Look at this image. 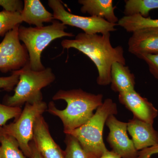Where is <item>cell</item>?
I'll return each instance as SVG.
<instances>
[{
    "label": "cell",
    "instance_id": "obj_1",
    "mask_svg": "<svg viewBox=\"0 0 158 158\" xmlns=\"http://www.w3.org/2000/svg\"><path fill=\"white\" fill-rule=\"evenodd\" d=\"M61 44L63 49L77 50L93 62L98 72L97 83L100 86L111 84V69L113 63L118 62L126 65L123 48L113 47L110 33L102 35L79 33L74 39L63 40Z\"/></svg>",
    "mask_w": 158,
    "mask_h": 158
},
{
    "label": "cell",
    "instance_id": "obj_2",
    "mask_svg": "<svg viewBox=\"0 0 158 158\" xmlns=\"http://www.w3.org/2000/svg\"><path fill=\"white\" fill-rule=\"evenodd\" d=\"M103 98L101 94L88 93L81 89L59 90L53 96L52 100L65 101L67 106L64 110H59L51 101L47 111L61 119L63 132L66 134L88 122L93 116L94 111L102 104Z\"/></svg>",
    "mask_w": 158,
    "mask_h": 158
},
{
    "label": "cell",
    "instance_id": "obj_3",
    "mask_svg": "<svg viewBox=\"0 0 158 158\" xmlns=\"http://www.w3.org/2000/svg\"><path fill=\"white\" fill-rule=\"evenodd\" d=\"M118 113L117 106L107 98L96 110L88 122L76 129L65 134L77 139L87 158H98L108 150L103 138L104 127L108 117Z\"/></svg>",
    "mask_w": 158,
    "mask_h": 158
},
{
    "label": "cell",
    "instance_id": "obj_4",
    "mask_svg": "<svg viewBox=\"0 0 158 158\" xmlns=\"http://www.w3.org/2000/svg\"><path fill=\"white\" fill-rule=\"evenodd\" d=\"M66 28V26L56 20L50 25L41 27L19 26V38L27 50L31 69L40 71L45 68L41 62V54L52 41L62 37L74 36L73 33L65 32Z\"/></svg>",
    "mask_w": 158,
    "mask_h": 158
},
{
    "label": "cell",
    "instance_id": "obj_5",
    "mask_svg": "<svg viewBox=\"0 0 158 158\" xmlns=\"http://www.w3.org/2000/svg\"><path fill=\"white\" fill-rule=\"evenodd\" d=\"M19 81L12 96L5 98V105L20 107L26 103L32 104L42 101V88L50 85L56 78L52 69L49 67L35 71L30 67L29 62L19 70Z\"/></svg>",
    "mask_w": 158,
    "mask_h": 158
},
{
    "label": "cell",
    "instance_id": "obj_6",
    "mask_svg": "<svg viewBox=\"0 0 158 158\" xmlns=\"http://www.w3.org/2000/svg\"><path fill=\"white\" fill-rule=\"evenodd\" d=\"M48 105L44 101L26 103L20 116L14 122L0 127L3 133L14 137L26 157L31 158L30 143L33 140L34 123L38 116L47 111Z\"/></svg>",
    "mask_w": 158,
    "mask_h": 158
},
{
    "label": "cell",
    "instance_id": "obj_7",
    "mask_svg": "<svg viewBox=\"0 0 158 158\" xmlns=\"http://www.w3.org/2000/svg\"><path fill=\"white\" fill-rule=\"evenodd\" d=\"M48 5L53 12L54 19L59 21L65 26L81 29L85 34H105L116 31L115 27L117 24L111 23L102 18L72 14L65 10L59 0H49Z\"/></svg>",
    "mask_w": 158,
    "mask_h": 158
},
{
    "label": "cell",
    "instance_id": "obj_8",
    "mask_svg": "<svg viewBox=\"0 0 158 158\" xmlns=\"http://www.w3.org/2000/svg\"><path fill=\"white\" fill-rule=\"evenodd\" d=\"M19 26L8 32L0 43V71L3 73L19 70L29 62L27 50L19 38Z\"/></svg>",
    "mask_w": 158,
    "mask_h": 158
},
{
    "label": "cell",
    "instance_id": "obj_9",
    "mask_svg": "<svg viewBox=\"0 0 158 158\" xmlns=\"http://www.w3.org/2000/svg\"><path fill=\"white\" fill-rule=\"evenodd\" d=\"M106 125L110 131L107 141L112 151L121 158H137L138 151L128 136L127 123L118 120L114 115H111Z\"/></svg>",
    "mask_w": 158,
    "mask_h": 158
},
{
    "label": "cell",
    "instance_id": "obj_10",
    "mask_svg": "<svg viewBox=\"0 0 158 158\" xmlns=\"http://www.w3.org/2000/svg\"><path fill=\"white\" fill-rule=\"evenodd\" d=\"M118 98L119 102L133 113L134 117L153 124L158 116V110L147 98L135 90L119 93Z\"/></svg>",
    "mask_w": 158,
    "mask_h": 158
},
{
    "label": "cell",
    "instance_id": "obj_11",
    "mask_svg": "<svg viewBox=\"0 0 158 158\" xmlns=\"http://www.w3.org/2000/svg\"><path fill=\"white\" fill-rule=\"evenodd\" d=\"M33 141L42 158H65L64 151L52 137L42 115L38 116L34 123Z\"/></svg>",
    "mask_w": 158,
    "mask_h": 158
},
{
    "label": "cell",
    "instance_id": "obj_12",
    "mask_svg": "<svg viewBox=\"0 0 158 158\" xmlns=\"http://www.w3.org/2000/svg\"><path fill=\"white\" fill-rule=\"evenodd\" d=\"M127 129L138 151L158 144V131L152 124L133 116L127 122Z\"/></svg>",
    "mask_w": 158,
    "mask_h": 158
},
{
    "label": "cell",
    "instance_id": "obj_13",
    "mask_svg": "<svg viewBox=\"0 0 158 158\" xmlns=\"http://www.w3.org/2000/svg\"><path fill=\"white\" fill-rule=\"evenodd\" d=\"M128 45L129 52L137 57L158 53V29H144L134 32Z\"/></svg>",
    "mask_w": 158,
    "mask_h": 158
},
{
    "label": "cell",
    "instance_id": "obj_14",
    "mask_svg": "<svg viewBox=\"0 0 158 158\" xmlns=\"http://www.w3.org/2000/svg\"><path fill=\"white\" fill-rule=\"evenodd\" d=\"M20 13L23 22L35 27H43L44 23H52L53 15L49 12L40 0H25Z\"/></svg>",
    "mask_w": 158,
    "mask_h": 158
},
{
    "label": "cell",
    "instance_id": "obj_15",
    "mask_svg": "<svg viewBox=\"0 0 158 158\" xmlns=\"http://www.w3.org/2000/svg\"><path fill=\"white\" fill-rule=\"evenodd\" d=\"M82 5L81 11L90 16L104 19L108 22L117 24L118 19L114 13L116 6L112 0H79Z\"/></svg>",
    "mask_w": 158,
    "mask_h": 158
},
{
    "label": "cell",
    "instance_id": "obj_16",
    "mask_svg": "<svg viewBox=\"0 0 158 158\" xmlns=\"http://www.w3.org/2000/svg\"><path fill=\"white\" fill-rule=\"evenodd\" d=\"M111 88L118 93L135 90V80L134 74L126 65L114 62L111 69Z\"/></svg>",
    "mask_w": 158,
    "mask_h": 158
},
{
    "label": "cell",
    "instance_id": "obj_17",
    "mask_svg": "<svg viewBox=\"0 0 158 158\" xmlns=\"http://www.w3.org/2000/svg\"><path fill=\"white\" fill-rule=\"evenodd\" d=\"M117 25L127 32L134 33L142 29H158V19H152L150 17L144 18L139 15L124 16L118 19Z\"/></svg>",
    "mask_w": 158,
    "mask_h": 158
},
{
    "label": "cell",
    "instance_id": "obj_18",
    "mask_svg": "<svg viewBox=\"0 0 158 158\" xmlns=\"http://www.w3.org/2000/svg\"><path fill=\"white\" fill-rule=\"evenodd\" d=\"M124 2L125 16L139 15L148 18L150 11L158 9V0H125Z\"/></svg>",
    "mask_w": 158,
    "mask_h": 158
},
{
    "label": "cell",
    "instance_id": "obj_19",
    "mask_svg": "<svg viewBox=\"0 0 158 158\" xmlns=\"http://www.w3.org/2000/svg\"><path fill=\"white\" fill-rule=\"evenodd\" d=\"M20 149L17 140L14 137L3 133L0 129V157L27 158Z\"/></svg>",
    "mask_w": 158,
    "mask_h": 158
},
{
    "label": "cell",
    "instance_id": "obj_20",
    "mask_svg": "<svg viewBox=\"0 0 158 158\" xmlns=\"http://www.w3.org/2000/svg\"><path fill=\"white\" fill-rule=\"evenodd\" d=\"M22 22L19 12L5 10L0 11V36H5L8 32Z\"/></svg>",
    "mask_w": 158,
    "mask_h": 158
},
{
    "label": "cell",
    "instance_id": "obj_21",
    "mask_svg": "<svg viewBox=\"0 0 158 158\" xmlns=\"http://www.w3.org/2000/svg\"><path fill=\"white\" fill-rule=\"evenodd\" d=\"M65 142L66 144L64 151L65 158H87L78 141L73 136L66 135Z\"/></svg>",
    "mask_w": 158,
    "mask_h": 158
},
{
    "label": "cell",
    "instance_id": "obj_22",
    "mask_svg": "<svg viewBox=\"0 0 158 158\" xmlns=\"http://www.w3.org/2000/svg\"><path fill=\"white\" fill-rule=\"evenodd\" d=\"M22 112L20 107L9 106L0 103V127L5 125L7 121L12 118L17 120Z\"/></svg>",
    "mask_w": 158,
    "mask_h": 158
},
{
    "label": "cell",
    "instance_id": "obj_23",
    "mask_svg": "<svg viewBox=\"0 0 158 158\" xmlns=\"http://www.w3.org/2000/svg\"><path fill=\"white\" fill-rule=\"evenodd\" d=\"M137 57L146 62L150 72L158 81V53L143 54Z\"/></svg>",
    "mask_w": 158,
    "mask_h": 158
},
{
    "label": "cell",
    "instance_id": "obj_24",
    "mask_svg": "<svg viewBox=\"0 0 158 158\" xmlns=\"http://www.w3.org/2000/svg\"><path fill=\"white\" fill-rule=\"evenodd\" d=\"M19 74L17 71L12 72L11 76L0 77V89L7 91L13 90L19 81Z\"/></svg>",
    "mask_w": 158,
    "mask_h": 158
},
{
    "label": "cell",
    "instance_id": "obj_25",
    "mask_svg": "<svg viewBox=\"0 0 158 158\" xmlns=\"http://www.w3.org/2000/svg\"><path fill=\"white\" fill-rule=\"evenodd\" d=\"M23 3L20 0H0V6L5 11L21 13L23 8Z\"/></svg>",
    "mask_w": 158,
    "mask_h": 158
},
{
    "label": "cell",
    "instance_id": "obj_26",
    "mask_svg": "<svg viewBox=\"0 0 158 158\" xmlns=\"http://www.w3.org/2000/svg\"><path fill=\"white\" fill-rule=\"evenodd\" d=\"M158 154V144L138 152L137 158H151L153 155Z\"/></svg>",
    "mask_w": 158,
    "mask_h": 158
},
{
    "label": "cell",
    "instance_id": "obj_27",
    "mask_svg": "<svg viewBox=\"0 0 158 158\" xmlns=\"http://www.w3.org/2000/svg\"><path fill=\"white\" fill-rule=\"evenodd\" d=\"M30 145L32 150V156L31 158H42L33 140L30 142Z\"/></svg>",
    "mask_w": 158,
    "mask_h": 158
},
{
    "label": "cell",
    "instance_id": "obj_28",
    "mask_svg": "<svg viewBox=\"0 0 158 158\" xmlns=\"http://www.w3.org/2000/svg\"><path fill=\"white\" fill-rule=\"evenodd\" d=\"M98 158H121V157L113 151H110L108 150L101 156Z\"/></svg>",
    "mask_w": 158,
    "mask_h": 158
},
{
    "label": "cell",
    "instance_id": "obj_29",
    "mask_svg": "<svg viewBox=\"0 0 158 158\" xmlns=\"http://www.w3.org/2000/svg\"><path fill=\"white\" fill-rule=\"evenodd\" d=\"M0 158H1V157H0Z\"/></svg>",
    "mask_w": 158,
    "mask_h": 158
}]
</instances>
